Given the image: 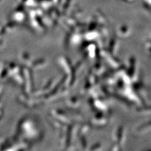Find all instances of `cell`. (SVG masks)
Masks as SVG:
<instances>
[]
</instances>
